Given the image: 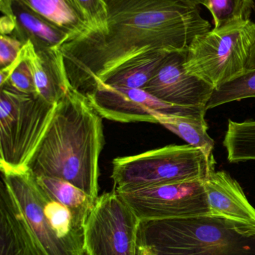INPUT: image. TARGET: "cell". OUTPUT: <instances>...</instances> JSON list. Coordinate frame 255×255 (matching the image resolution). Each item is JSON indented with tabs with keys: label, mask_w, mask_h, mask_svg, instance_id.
I'll list each match as a JSON object with an SVG mask.
<instances>
[{
	"label": "cell",
	"mask_w": 255,
	"mask_h": 255,
	"mask_svg": "<svg viewBox=\"0 0 255 255\" xmlns=\"http://www.w3.org/2000/svg\"><path fill=\"white\" fill-rule=\"evenodd\" d=\"M102 26L67 39L58 47L69 85L91 93L121 64L153 51H186L211 30L198 6L183 0H104Z\"/></svg>",
	"instance_id": "6da1fadb"
},
{
	"label": "cell",
	"mask_w": 255,
	"mask_h": 255,
	"mask_svg": "<svg viewBox=\"0 0 255 255\" xmlns=\"http://www.w3.org/2000/svg\"><path fill=\"white\" fill-rule=\"evenodd\" d=\"M102 118L86 96L70 88L57 103L27 170L69 181L96 200L104 145Z\"/></svg>",
	"instance_id": "7a4b0ae2"
},
{
	"label": "cell",
	"mask_w": 255,
	"mask_h": 255,
	"mask_svg": "<svg viewBox=\"0 0 255 255\" xmlns=\"http://www.w3.org/2000/svg\"><path fill=\"white\" fill-rule=\"evenodd\" d=\"M139 245L157 255H255V228L211 214L142 221Z\"/></svg>",
	"instance_id": "3957f363"
},
{
	"label": "cell",
	"mask_w": 255,
	"mask_h": 255,
	"mask_svg": "<svg viewBox=\"0 0 255 255\" xmlns=\"http://www.w3.org/2000/svg\"><path fill=\"white\" fill-rule=\"evenodd\" d=\"M214 157L188 145H172L112 162V179L118 191L175 183L205 181Z\"/></svg>",
	"instance_id": "277c9868"
},
{
	"label": "cell",
	"mask_w": 255,
	"mask_h": 255,
	"mask_svg": "<svg viewBox=\"0 0 255 255\" xmlns=\"http://www.w3.org/2000/svg\"><path fill=\"white\" fill-rule=\"evenodd\" d=\"M255 40L251 19L214 28L197 36L187 48L186 71L216 89L247 71Z\"/></svg>",
	"instance_id": "5b68a950"
},
{
	"label": "cell",
	"mask_w": 255,
	"mask_h": 255,
	"mask_svg": "<svg viewBox=\"0 0 255 255\" xmlns=\"http://www.w3.org/2000/svg\"><path fill=\"white\" fill-rule=\"evenodd\" d=\"M56 104L38 94L0 88V169L25 171L46 133Z\"/></svg>",
	"instance_id": "8992f818"
},
{
	"label": "cell",
	"mask_w": 255,
	"mask_h": 255,
	"mask_svg": "<svg viewBox=\"0 0 255 255\" xmlns=\"http://www.w3.org/2000/svg\"><path fill=\"white\" fill-rule=\"evenodd\" d=\"M141 220L116 190L96 199L85 226L86 255H137Z\"/></svg>",
	"instance_id": "52a82bcc"
},
{
	"label": "cell",
	"mask_w": 255,
	"mask_h": 255,
	"mask_svg": "<svg viewBox=\"0 0 255 255\" xmlns=\"http://www.w3.org/2000/svg\"><path fill=\"white\" fill-rule=\"evenodd\" d=\"M116 191L141 222L211 214L202 180Z\"/></svg>",
	"instance_id": "ba28073f"
},
{
	"label": "cell",
	"mask_w": 255,
	"mask_h": 255,
	"mask_svg": "<svg viewBox=\"0 0 255 255\" xmlns=\"http://www.w3.org/2000/svg\"><path fill=\"white\" fill-rule=\"evenodd\" d=\"M87 98L103 118L120 123L157 124L159 115H184L205 118V108L182 107L170 104L144 89L99 85Z\"/></svg>",
	"instance_id": "9c48e42d"
},
{
	"label": "cell",
	"mask_w": 255,
	"mask_h": 255,
	"mask_svg": "<svg viewBox=\"0 0 255 255\" xmlns=\"http://www.w3.org/2000/svg\"><path fill=\"white\" fill-rule=\"evenodd\" d=\"M1 181L11 195L42 255H80L57 236L43 211L44 195L28 170L1 171Z\"/></svg>",
	"instance_id": "30bf717a"
},
{
	"label": "cell",
	"mask_w": 255,
	"mask_h": 255,
	"mask_svg": "<svg viewBox=\"0 0 255 255\" xmlns=\"http://www.w3.org/2000/svg\"><path fill=\"white\" fill-rule=\"evenodd\" d=\"M186 52L187 50L168 54L143 89L170 104L206 109L214 88L186 71Z\"/></svg>",
	"instance_id": "8fae6325"
},
{
	"label": "cell",
	"mask_w": 255,
	"mask_h": 255,
	"mask_svg": "<svg viewBox=\"0 0 255 255\" xmlns=\"http://www.w3.org/2000/svg\"><path fill=\"white\" fill-rule=\"evenodd\" d=\"M204 184L211 215L255 228V208L227 172L216 170L214 165Z\"/></svg>",
	"instance_id": "7c38bea8"
},
{
	"label": "cell",
	"mask_w": 255,
	"mask_h": 255,
	"mask_svg": "<svg viewBox=\"0 0 255 255\" xmlns=\"http://www.w3.org/2000/svg\"><path fill=\"white\" fill-rule=\"evenodd\" d=\"M3 14L11 16L16 28L11 36L23 44L30 41L36 50L58 48L70 37V33L33 10L19 0H0Z\"/></svg>",
	"instance_id": "4fadbf2b"
},
{
	"label": "cell",
	"mask_w": 255,
	"mask_h": 255,
	"mask_svg": "<svg viewBox=\"0 0 255 255\" xmlns=\"http://www.w3.org/2000/svg\"><path fill=\"white\" fill-rule=\"evenodd\" d=\"M0 255H42L2 181L0 187Z\"/></svg>",
	"instance_id": "5bb4252c"
},
{
	"label": "cell",
	"mask_w": 255,
	"mask_h": 255,
	"mask_svg": "<svg viewBox=\"0 0 255 255\" xmlns=\"http://www.w3.org/2000/svg\"><path fill=\"white\" fill-rule=\"evenodd\" d=\"M25 43L29 51L37 94L48 103L57 104L70 88L59 49L36 50L31 42Z\"/></svg>",
	"instance_id": "9a60e30c"
},
{
	"label": "cell",
	"mask_w": 255,
	"mask_h": 255,
	"mask_svg": "<svg viewBox=\"0 0 255 255\" xmlns=\"http://www.w3.org/2000/svg\"><path fill=\"white\" fill-rule=\"evenodd\" d=\"M169 53L166 51H153L142 54L121 64L97 86L103 85L143 89Z\"/></svg>",
	"instance_id": "2e32d148"
},
{
	"label": "cell",
	"mask_w": 255,
	"mask_h": 255,
	"mask_svg": "<svg viewBox=\"0 0 255 255\" xmlns=\"http://www.w3.org/2000/svg\"><path fill=\"white\" fill-rule=\"evenodd\" d=\"M70 33L78 35L91 28L89 19L76 0H19ZM69 37V38H70Z\"/></svg>",
	"instance_id": "e0dca14e"
},
{
	"label": "cell",
	"mask_w": 255,
	"mask_h": 255,
	"mask_svg": "<svg viewBox=\"0 0 255 255\" xmlns=\"http://www.w3.org/2000/svg\"><path fill=\"white\" fill-rule=\"evenodd\" d=\"M35 179L42 190L52 200L69 208L84 228L95 199L65 180L48 176L35 177Z\"/></svg>",
	"instance_id": "ac0fdd59"
},
{
	"label": "cell",
	"mask_w": 255,
	"mask_h": 255,
	"mask_svg": "<svg viewBox=\"0 0 255 255\" xmlns=\"http://www.w3.org/2000/svg\"><path fill=\"white\" fill-rule=\"evenodd\" d=\"M157 124L182 138L188 145L202 150L208 157H214V140L208 133V125L202 117L159 115Z\"/></svg>",
	"instance_id": "d6986e66"
},
{
	"label": "cell",
	"mask_w": 255,
	"mask_h": 255,
	"mask_svg": "<svg viewBox=\"0 0 255 255\" xmlns=\"http://www.w3.org/2000/svg\"><path fill=\"white\" fill-rule=\"evenodd\" d=\"M1 88H9L27 95L37 94L27 43L24 44L19 57L13 64L1 69Z\"/></svg>",
	"instance_id": "ffe728a7"
},
{
	"label": "cell",
	"mask_w": 255,
	"mask_h": 255,
	"mask_svg": "<svg viewBox=\"0 0 255 255\" xmlns=\"http://www.w3.org/2000/svg\"><path fill=\"white\" fill-rule=\"evenodd\" d=\"M219 28L239 21L250 19L255 7L254 0H204L203 4Z\"/></svg>",
	"instance_id": "44dd1931"
},
{
	"label": "cell",
	"mask_w": 255,
	"mask_h": 255,
	"mask_svg": "<svg viewBox=\"0 0 255 255\" xmlns=\"http://www.w3.org/2000/svg\"><path fill=\"white\" fill-rule=\"evenodd\" d=\"M250 98H255V69H248L239 77L214 89L206 109Z\"/></svg>",
	"instance_id": "7402d4cb"
},
{
	"label": "cell",
	"mask_w": 255,
	"mask_h": 255,
	"mask_svg": "<svg viewBox=\"0 0 255 255\" xmlns=\"http://www.w3.org/2000/svg\"><path fill=\"white\" fill-rule=\"evenodd\" d=\"M24 44L16 37L1 34L0 37V66L1 69L13 64L20 54Z\"/></svg>",
	"instance_id": "603a6c76"
},
{
	"label": "cell",
	"mask_w": 255,
	"mask_h": 255,
	"mask_svg": "<svg viewBox=\"0 0 255 255\" xmlns=\"http://www.w3.org/2000/svg\"><path fill=\"white\" fill-rule=\"evenodd\" d=\"M89 19L91 28L102 26L107 18L104 0H76Z\"/></svg>",
	"instance_id": "cb8c5ba5"
},
{
	"label": "cell",
	"mask_w": 255,
	"mask_h": 255,
	"mask_svg": "<svg viewBox=\"0 0 255 255\" xmlns=\"http://www.w3.org/2000/svg\"><path fill=\"white\" fill-rule=\"evenodd\" d=\"M16 28V22L10 15L3 14L0 20V31L3 35L11 36Z\"/></svg>",
	"instance_id": "d4e9b609"
},
{
	"label": "cell",
	"mask_w": 255,
	"mask_h": 255,
	"mask_svg": "<svg viewBox=\"0 0 255 255\" xmlns=\"http://www.w3.org/2000/svg\"><path fill=\"white\" fill-rule=\"evenodd\" d=\"M157 255L154 253L151 249L145 246L139 245L138 247V255Z\"/></svg>",
	"instance_id": "484cf974"
},
{
	"label": "cell",
	"mask_w": 255,
	"mask_h": 255,
	"mask_svg": "<svg viewBox=\"0 0 255 255\" xmlns=\"http://www.w3.org/2000/svg\"><path fill=\"white\" fill-rule=\"evenodd\" d=\"M248 69H255V40L254 43H253L251 54H250V60H249Z\"/></svg>",
	"instance_id": "4316f807"
},
{
	"label": "cell",
	"mask_w": 255,
	"mask_h": 255,
	"mask_svg": "<svg viewBox=\"0 0 255 255\" xmlns=\"http://www.w3.org/2000/svg\"><path fill=\"white\" fill-rule=\"evenodd\" d=\"M183 1H186L189 4H193V5L198 6V7L199 5H202L204 2V0H183Z\"/></svg>",
	"instance_id": "83f0119b"
}]
</instances>
